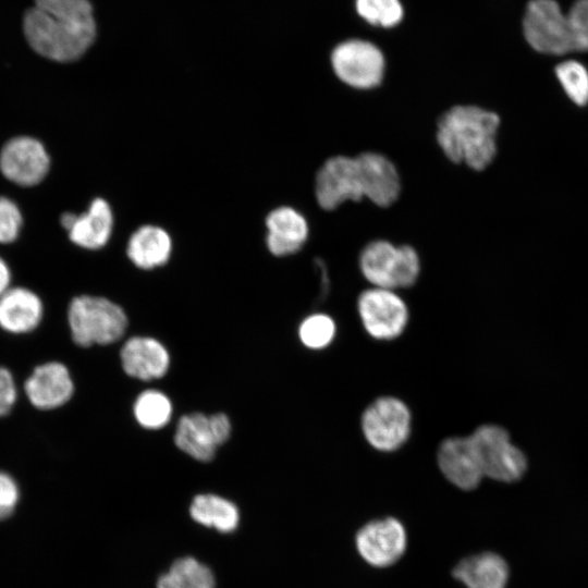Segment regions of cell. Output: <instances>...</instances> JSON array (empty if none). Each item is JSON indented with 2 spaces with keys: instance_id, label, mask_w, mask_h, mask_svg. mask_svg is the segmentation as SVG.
I'll return each mask as SVG.
<instances>
[{
  "instance_id": "obj_1",
  "label": "cell",
  "mask_w": 588,
  "mask_h": 588,
  "mask_svg": "<svg viewBox=\"0 0 588 588\" xmlns=\"http://www.w3.org/2000/svg\"><path fill=\"white\" fill-rule=\"evenodd\" d=\"M29 46L56 62H72L89 49L97 26L89 0H35L24 16Z\"/></svg>"
},
{
  "instance_id": "obj_2",
  "label": "cell",
  "mask_w": 588,
  "mask_h": 588,
  "mask_svg": "<svg viewBox=\"0 0 588 588\" xmlns=\"http://www.w3.org/2000/svg\"><path fill=\"white\" fill-rule=\"evenodd\" d=\"M500 124L494 111L475 105H456L439 118L437 144L451 162L482 171L497 156Z\"/></svg>"
},
{
  "instance_id": "obj_3",
  "label": "cell",
  "mask_w": 588,
  "mask_h": 588,
  "mask_svg": "<svg viewBox=\"0 0 588 588\" xmlns=\"http://www.w3.org/2000/svg\"><path fill=\"white\" fill-rule=\"evenodd\" d=\"M72 341L81 347L118 342L127 329V316L114 302L95 295L73 297L66 310Z\"/></svg>"
},
{
  "instance_id": "obj_4",
  "label": "cell",
  "mask_w": 588,
  "mask_h": 588,
  "mask_svg": "<svg viewBox=\"0 0 588 588\" xmlns=\"http://www.w3.org/2000/svg\"><path fill=\"white\" fill-rule=\"evenodd\" d=\"M358 264L363 277L372 286L394 291L414 285L420 273L417 250L388 240L368 243L359 254Z\"/></svg>"
},
{
  "instance_id": "obj_5",
  "label": "cell",
  "mask_w": 588,
  "mask_h": 588,
  "mask_svg": "<svg viewBox=\"0 0 588 588\" xmlns=\"http://www.w3.org/2000/svg\"><path fill=\"white\" fill-rule=\"evenodd\" d=\"M468 437L483 477L502 482H513L523 477L527 468L526 456L511 442L510 434L503 427L481 425Z\"/></svg>"
},
{
  "instance_id": "obj_6",
  "label": "cell",
  "mask_w": 588,
  "mask_h": 588,
  "mask_svg": "<svg viewBox=\"0 0 588 588\" xmlns=\"http://www.w3.org/2000/svg\"><path fill=\"white\" fill-rule=\"evenodd\" d=\"M529 46L544 54L574 52L567 16L555 0H530L523 19Z\"/></svg>"
},
{
  "instance_id": "obj_7",
  "label": "cell",
  "mask_w": 588,
  "mask_h": 588,
  "mask_svg": "<svg viewBox=\"0 0 588 588\" xmlns=\"http://www.w3.org/2000/svg\"><path fill=\"white\" fill-rule=\"evenodd\" d=\"M362 431L367 442L381 452L400 449L408 439L412 415L407 405L394 396H381L362 415Z\"/></svg>"
},
{
  "instance_id": "obj_8",
  "label": "cell",
  "mask_w": 588,
  "mask_h": 588,
  "mask_svg": "<svg viewBox=\"0 0 588 588\" xmlns=\"http://www.w3.org/2000/svg\"><path fill=\"white\" fill-rule=\"evenodd\" d=\"M331 65L336 77L359 90L378 87L384 76L385 61L373 44L351 39L339 44L331 53Z\"/></svg>"
},
{
  "instance_id": "obj_9",
  "label": "cell",
  "mask_w": 588,
  "mask_h": 588,
  "mask_svg": "<svg viewBox=\"0 0 588 588\" xmlns=\"http://www.w3.org/2000/svg\"><path fill=\"white\" fill-rule=\"evenodd\" d=\"M357 310L366 332L376 340L400 336L408 322V308L394 290L372 286L363 291Z\"/></svg>"
},
{
  "instance_id": "obj_10",
  "label": "cell",
  "mask_w": 588,
  "mask_h": 588,
  "mask_svg": "<svg viewBox=\"0 0 588 588\" xmlns=\"http://www.w3.org/2000/svg\"><path fill=\"white\" fill-rule=\"evenodd\" d=\"M315 195L324 210H334L346 201L364 198L356 157L336 155L327 159L315 179Z\"/></svg>"
},
{
  "instance_id": "obj_11",
  "label": "cell",
  "mask_w": 588,
  "mask_h": 588,
  "mask_svg": "<svg viewBox=\"0 0 588 588\" xmlns=\"http://www.w3.org/2000/svg\"><path fill=\"white\" fill-rule=\"evenodd\" d=\"M49 170V154L35 137L15 136L0 150V172L16 185L35 186L44 181Z\"/></svg>"
},
{
  "instance_id": "obj_12",
  "label": "cell",
  "mask_w": 588,
  "mask_h": 588,
  "mask_svg": "<svg viewBox=\"0 0 588 588\" xmlns=\"http://www.w3.org/2000/svg\"><path fill=\"white\" fill-rule=\"evenodd\" d=\"M359 555L375 567H387L397 562L407 546L403 524L394 518L376 519L364 525L355 537Z\"/></svg>"
},
{
  "instance_id": "obj_13",
  "label": "cell",
  "mask_w": 588,
  "mask_h": 588,
  "mask_svg": "<svg viewBox=\"0 0 588 588\" xmlns=\"http://www.w3.org/2000/svg\"><path fill=\"white\" fill-rule=\"evenodd\" d=\"M23 390L33 407L53 411L70 402L75 385L65 364L49 360L33 369L24 381Z\"/></svg>"
},
{
  "instance_id": "obj_14",
  "label": "cell",
  "mask_w": 588,
  "mask_h": 588,
  "mask_svg": "<svg viewBox=\"0 0 588 588\" xmlns=\"http://www.w3.org/2000/svg\"><path fill=\"white\" fill-rule=\"evenodd\" d=\"M356 157L364 198L373 205L385 208L400 197L401 176L395 164L383 154L364 151Z\"/></svg>"
},
{
  "instance_id": "obj_15",
  "label": "cell",
  "mask_w": 588,
  "mask_h": 588,
  "mask_svg": "<svg viewBox=\"0 0 588 588\" xmlns=\"http://www.w3.org/2000/svg\"><path fill=\"white\" fill-rule=\"evenodd\" d=\"M443 476L462 490H473L480 483L483 474L469 437L444 439L437 454Z\"/></svg>"
},
{
  "instance_id": "obj_16",
  "label": "cell",
  "mask_w": 588,
  "mask_h": 588,
  "mask_svg": "<svg viewBox=\"0 0 588 588\" xmlns=\"http://www.w3.org/2000/svg\"><path fill=\"white\" fill-rule=\"evenodd\" d=\"M44 315L42 299L30 289L11 286L0 295V329L7 333H30L40 326Z\"/></svg>"
},
{
  "instance_id": "obj_17",
  "label": "cell",
  "mask_w": 588,
  "mask_h": 588,
  "mask_svg": "<svg viewBox=\"0 0 588 588\" xmlns=\"http://www.w3.org/2000/svg\"><path fill=\"white\" fill-rule=\"evenodd\" d=\"M120 358L126 375L144 381L162 378L170 365L167 348L150 336L130 338L121 348Z\"/></svg>"
},
{
  "instance_id": "obj_18",
  "label": "cell",
  "mask_w": 588,
  "mask_h": 588,
  "mask_svg": "<svg viewBox=\"0 0 588 588\" xmlns=\"http://www.w3.org/2000/svg\"><path fill=\"white\" fill-rule=\"evenodd\" d=\"M266 244L275 256H287L298 252L309 233L306 218L287 206L272 210L266 218Z\"/></svg>"
},
{
  "instance_id": "obj_19",
  "label": "cell",
  "mask_w": 588,
  "mask_h": 588,
  "mask_svg": "<svg viewBox=\"0 0 588 588\" xmlns=\"http://www.w3.org/2000/svg\"><path fill=\"white\" fill-rule=\"evenodd\" d=\"M113 230V213L103 198H95L88 210L76 215L66 231L72 243L85 249L102 248L110 240Z\"/></svg>"
},
{
  "instance_id": "obj_20",
  "label": "cell",
  "mask_w": 588,
  "mask_h": 588,
  "mask_svg": "<svg viewBox=\"0 0 588 588\" xmlns=\"http://www.w3.org/2000/svg\"><path fill=\"white\" fill-rule=\"evenodd\" d=\"M174 442L181 451L200 462L212 460L220 446L210 416L203 413L187 414L180 418Z\"/></svg>"
},
{
  "instance_id": "obj_21",
  "label": "cell",
  "mask_w": 588,
  "mask_h": 588,
  "mask_svg": "<svg viewBox=\"0 0 588 588\" xmlns=\"http://www.w3.org/2000/svg\"><path fill=\"white\" fill-rule=\"evenodd\" d=\"M453 576L466 588H505L509 567L499 554L483 552L462 560Z\"/></svg>"
},
{
  "instance_id": "obj_22",
  "label": "cell",
  "mask_w": 588,
  "mask_h": 588,
  "mask_svg": "<svg viewBox=\"0 0 588 588\" xmlns=\"http://www.w3.org/2000/svg\"><path fill=\"white\" fill-rule=\"evenodd\" d=\"M172 241L169 233L156 225H143L130 237L126 254L130 260L144 270L164 265L171 255Z\"/></svg>"
},
{
  "instance_id": "obj_23",
  "label": "cell",
  "mask_w": 588,
  "mask_h": 588,
  "mask_svg": "<svg viewBox=\"0 0 588 588\" xmlns=\"http://www.w3.org/2000/svg\"><path fill=\"white\" fill-rule=\"evenodd\" d=\"M191 516L197 523L213 527L221 532L234 530L238 524L240 514L234 503L216 494H198L189 507Z\"/></svg>"
},
{
  "instance_id": "obj_24",
  "label": "cell",
  "mask_w": 588,
  "mask_h": 588,
  "mask_svg": "<svg viewBox=\"0 0 588 588\" xmlns=\"http://www.w3.org/2000/svg\"><path fill=\"white\" fill-rule=\"evenodd\" d=\"M158 588H215L208 566L192 556L176 560L157 584Z\"/></svg>"
},
{
  "instance_id": "obj_25",
  "label": "cell",
  "mask_w": 588,
  "mask_h": 588,
  "mask_svg": "<svg viewBox=\"0 0 588 588\" xmlns=\"http://www.w3.org/2000/svg\"><path fill=\"white\" fill-rule=\"evenodd\" d=\"M137 422L146 429L164 427L172 416V404L169 397L157 390L142 392L133 406Z\"/></svg>"
},
{
  "instance_id": "obj_26",
  "label": "cell",
  "mask_w": 588,
  "mask_h": 588,
  "mask_svg": "<svg viewBox=\"0 0 588 588\" xmlns=\"http://www.w3.org/2000/svg\"><path fill=\"white\" fill-rule=\"evenodd\" d=\"M555 76L564 93L575 105L588 103V70L576 60L560 62L554 69Z\"/></svg>"
},
{
  "instance_id": "obj_27",
  "label": "cell",
  "mask_w": 588,
  "mask_h": 588,
  "mask_svg": "<svg viewBox=\"0 0 588 588\" xmlns=\"http://www.w3.org/2000/svg\"><path fill=\"white\" fill-rule=\"evenodd\" d=\"M356 10L368 23L381 27H392L403 17L399 0H356Z\"/></svg>"
},
{
  "instance_id": "obj_28",
  "label": "cell",
  "mask_w": 588,
  "mask_h": 588,
  "mask_svg": "<svg viewBox=\"0 0 588 588\" xmlns=\"http://www.w3.org/2000/svg\"><path fill=\"white\" fill-rule=\"evenodd\" d=\"M302 343L311 350L328 346L335 335L333 319L324 314H314L303 320L298 329Z\"/></svg>"
},
{
  "instance_id": "obj_29",
  "label": "cell",
  "mask_w": 588,
  "mask_h": 588,
  "mask_svg": "<svg viewBox=\"0 0 588 588\" xmlns=\"http://www.w3.org/2000/svg\"><path fill=\"white\" fill-rule=\"evenodd\" d=\"M566 16L574 52L588 51V0H576Z\"/></svg>"
},
{
  "instance_id": "obj_30",
  "label": "cell",
  "mask_w": 588,
  "mask_h": 588,
  "mask_svg": "<svg viewBox=\"0 0 588 588\" xmlns=\"http://www.w3.org/2000/svg\"><path fill=\"white\" fill-rule=\"evenodd\" d=\"M23 217L19 206L9 197L0 196V244L14 242L21 232Z\"/></svg>"
},
{
  "instance_id": "obj_31",
  "label": "cell",
  "mask_w": 588,
  "mask_h": 588,
  "mask_svg": "<svg viewBox=\"0 0 588 588\" xmlns=\"http://www.w3.org/2000/svg\"><path fill=\"white\" fill-rule=\"evenodd\" d=\"M17 385L12 371L0 366V418L7 416L17 401Z\"/></svg>"
},
{
  "instance_id": "obj_32",
  "label": "cell",
  "mask_w": 588,
  "mask_h": 588,
  "mask_svg": "<svg viewBox=\"0 0 588 588\" xmlns=\"http://www.w3.org/2000/svg\"><path fill=\"white\" fill-rule=\"evenodd\" d=\"M19 494L15 480L9 474L0 471V519L12 513L19 501Z\"/></svg>"
},
{
  "instance_id": "obj_33",
  "label": "cell",
  "mask_w": 588,
  "mask_h": 588,
  "mask_svg": "<svg viewBox=\"0 0 588 588\" xmlns=\"http://www.w3.org/2000/svg\"><path fill=\"white\" fill-rule=\"evenodd\" d=\"M12 274L9 265L0 256V295L11 287Z\"/></svg>"
}]
</instances>
